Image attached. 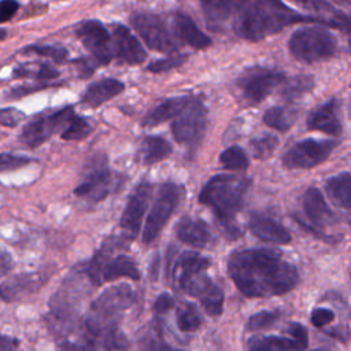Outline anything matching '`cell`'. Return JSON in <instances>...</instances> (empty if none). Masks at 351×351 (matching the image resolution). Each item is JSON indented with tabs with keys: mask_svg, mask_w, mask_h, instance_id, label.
I'll list each match as a JSON object with an SVG mask.
<instances>
[{
	"mask_svg": "<svg viewBox=\"0 0 351 351\" xmlns=\"http://www.w3.org/2000/svg\"><path fill=\"white\" fill-rule=\"evenodd\" d=\"M130 23L148 48L165 53L178 49L180 43L158 15L134 14L130 18Z\"/></svg>",
	"mask_w": 351,
	"mask_h": 351,
	"instance_id": "8",
	"label": "cell"
},
{
	"mask_svg": "<svg viewBox=\"0 0 351 351\" xmlns=\"http://www.w3.org/2000/svg\"><path fill=\"white\" fill-rule=\"evenodd\" d=\"M336 145L335 140H303L287 151L282 156V165L288 169H311L322 163Z\"/></svg>",
	"mask_w": 351,
	"mask_h": 351,
	"instance_id": "9",
	"label": "cell"
},
{
	"mask_svg": "<svg viewBox=\"0 0 351 351\" xmlns=\"http://www.w3.org/2000/svg\"><path fill=\"white\" fill-rule=\"evenodd\" d=\"M335 318V313L329 308H324V307H317L313 310L311 313V324L315 328H324L328 324H330Z\"/></svg>",
	"mask_w": 351,
	"mask_h": 351,
	"instance_id": "45",
	"label": "cell"
},
{
	"mask_svg": "<svg viewBox=\"0 0 351 351\" xmlns=\"http://www.w3.org/2000/svg\"><path fill=\"white\" fill-rule=\"evenodd\" d=\"M25 52H33L43 58H49L58 63L66 60L69 56V51L66 48L56 45H30L25 48Z\"/></svg>",
	"mask_w": 351,
	"mask_h": 351,
	"instance_id": "38",
	"label": "cell"
},
{
	"mask_svg": "<svg viewBox=\"0 0 351 351\" xmlns=\"http://www.w3.org/2000/svg\"><path fill=\"white\" fill-rule=\"evenodd\" d=\"M34 159L27 156H19L14 154H0V171H10L21 169L29 163H32Z\"/></svg>",
	"mask_w": 351,
	"mask_h": 351,
	"instance_id": "42",
	"label": "cell"
},
{
	"mask_svg": "<svg viewBox=\"0 0 351 351\" xmlns=\"http://www.w3.org/2000/svg\"><path fill=\"white\" fill-rule=\"evenodd\" d=\"M339 110H340V106L336 99H332L324 103L321 107L314 110L308 117V121H307L308 129L319 130L330 136H340L343 126H341V119L339 117Z\"/></svg>",
	"mask_w": 351,
	"mask_h": 351,
	"instance_id": "17",
	"label": "cell"
},
{
	"mask_svg": "<svg viewBox=\"0 0 351 351\" xmlns=\"http://www.w3.org/2000/svg\"><path fill=\"white\" fill-rule=\"evenodd\" d=\"M123 89L125 85L122 81L115 78H104L90 84L86 88L82 96V103L95 108L101 106L104 101L118 96Z\"/></svg>",
	"mask_w": 351,
	"mask_h": 351,
	"instance_id": "25",
	"label": "cell"
},
{
	"mask_svg": "<svg viewBox=\"0 0 351 351\" xmlns=\"http://www.w3.org/2000/svg\"><path fill=\"white\" fill-rule=\"evenodd\" d=\"M311 351H330V350H328V348H314Z\"/></svg>",
	"mask_w": 351,
	"mask_h": 351,
	"instance_id": "53",
	"label": "cell"
},
{
	"mask_svg": "<svg viewBox=\"0 0 351 351\" xmlns=\"http://www.w3.org/2000/svg\"><path fill=\"white\" fill-rule=\"evenodd\" d=\"M308 344L285 336H252L247 347L250 351H304Z\"/></svg>",
	"mask_w": 351,
	"mask_h": 351,
	"instance_id": "26",
	"label": "cell"
},
{
	"mask_svg": "<svg viewBox=\"0 0 351 351\" xmlns=\"http://www.w3.org/2000/svg\"><path fill=\"white\" fill-rule=\"evenodd\" d=\"M303 8L314 12L313 16L318 18L325 26L329 27H339L344 32H348V18L340 10L332 7L329 3L324 0H291Z\"/></svg>",
	"mask_w": 351,
	"mask_h": 351,
	"instance_id": "23",
	"label": "cell"
},
{
	"mask_svg": "<svg viewBox=\"0 0 351 351\" xmlns=\"http://www.w3.org/2000/svg\"><path fill=\"white\" fill-rule=\"evenodd\" d=\"M173 23H174L173 34L178 43H185L189 47L196 49H203L211 45L210 37L197 27V25L193 22V19L189 15L178 12L173 19Z\"/></svg>",
	"mask_w": 351,
	"mask_h": 351,
	"instance_id": "22",
	"label": "cell"
},
{
	"mask_svg": "<svg viewBox=\"0 0 351 351\" xmlns=\"http://www.w3.org/2000/svg\"><path fill=\"white\" fill-rule=\"evenodd\" d=\"M5 36H7V30L0 27V41H1V40H4V38H5Z\"/></svg>",
	"mask_w": 351,
	"mask_h": 351,
	"instance_id": "51",
	"label": "cell"
},
{
	"mask_svg": "<svg viewBox=\"0 0 351 351\" xmlns=\"http://www.w3.org/2000/svg\"><path fill=\"white\" fill-rule=\"evenodd\" d=\"M336 3H339V4H344V5H348L350 4V0H335Z\"/></svg>",
	"mask_w": 351,
	"mask_h": 351,
	"instance_id": "52",
	"label": "cell"
},
{
	"mask_svg": "<svg viewBox=\"0 0 351 351\" xmlns=\"http://www.w3.org/2000/svg\"><path fill=\"white\" fill-rule=\"evenodd\" d=\"M18 346V339L10 337L7 335H0V351H15Z\"/></svg>",
	"mask_w": 351,
	"mask_h": 351,
	"instance_id": "49",
	"label": "cell"
},
{
	"mask_svg": "<svg viewBox=\"0 0 351 351\" xmlns=\"http://www.w3.org/2000/svg\"><path fill=\"white\" fill-rule=\"evenodd\" d=\"M204 311L211 317H218L223 310V291L214 284L202 298H199Z\"/></svg>",
	"mask_w": 351,
	"mask_h": 351,
	"instance_id": "34",
	"label": "cell"
},
{
	"mask_svg": "<svg viewBox=\"0 0 351 351\" xmlns=\"http://www.w3.org/2000/svg\"><path fill=\"white\" fill-rule=\"evenodd\" d=\"M303 210L307 219L317 228L333 225L337 219L329 208L322 192L317 188H308L303 195Z\"/></svg>",
	"mask_w": 351,
	"mask_h": 351,
	"instance_id": "16",
	"label": "cell"
},
{
	"mask_svg": "<svg viewBox=\"0 0 351 351\" xmlns=\"http://www.w3.org/2000/svg\"><path fill=\"white\" fill-rule=\"evenodd\" d=\"M295 119H296L295 112L285 107H271L263 115V122L267 126L280 132H285L291 129Z\"/></svg>",
	"mask_w": 351,
	"mask_h": 351,
	"instance_id": "32",
	"label": "cell"
},
{
	"mask_svg": "<svg viewBox=\"0 0 351 351\" xmlns=\"http://www.w3.org/2000/svg\"><path fill=\"white\" fill-rule=\"evenodd\" d=\"M0 299H1V296H0Z\"/></svg>",
	"mask_w": 351,
	"mask_h": 351,
	"instance_id": "54",
	"label": "cell"
},
{
	"mask_svg": "<svg viewBox=\"0 0 351 351\" xmlns=\"http://www.w3.org/2000/svg\"><path fill=\"white\" fill-rule=\"evenodd\" d=\"M186 55H176V56H170L166 59H159L154 63H151L148 66V70L152 73H162V71H169L174 67L181 66L185 60H186Z\"/></svg>",
	"mask_w": 351,
	"mask_h": 351,
	"instance_id": "43",
	"label": "cell"
},
{
	"mask_svg": "<svg viewBox=\"0 0 351 351\" xmlns=\"http://www.w3.org/2000/svg\"><path fill=\"white\" fill-rule=\"evenodd\" d=\"M250 0H200L204 18L210 27L222 26L232 15H237Z\"/></svg>",
	"mask_w": 351,
	"mask_h": 351,
	"instance_id": "21",
	"label": "cell"
},
{
	"mask_svg": "<svg viewBox=\"0 0 351 351\" xmlns=\"http://www.w3.org/2000/svg\"><path fill=\"white\" fill-rule=\"evenodd\" d=\"M288 333H289L293 339H296V340H299V341H302V343L308 344V333H307V330L304 329L303 325L296 324V322L289 324Z\"/></svg>",
	"mask_w": 351,
	"mask_h": 351,
	"instance_id": "48",
	"label": "cell"
},
{
	"mask_svg": "<svg viewBox=\"0 0 351 351\" xmlns=\"http://www.w3.org/2000/svg\"><path fill=\"white\" fill-rule=\"evenodd\" d=\"M251 186V180L233 174H217L203 186L199 202L213 208L215 217L225 226L230 237L239 234L233 226V218L241 208L245 195Z\"/></svg>",
	"mask_w": 351,
	"mask_h": 351,
	"instance_id": "4",
	"label": "cell"
},
{
	"mask_svg": "<svg viewBox=\"0 0 351 351\" xmlns=\"http://www.w3.org/2000/svg\"><path fill=\"white\" fill-rule=\"evenodd\" d=\"M191 100L189 96H177L167 99L162 101L159 106H156L152 111H149L145 118L143 119V126H156L165 121H169L170 118L177 117L182 108L188 104Z\"/></svg>",
	"mask_w": 351,
	"mask_h": 351,
	"instance_id": "27",
	"label": "cell"
},
{
	"mask_svg": "<svg viewBox=\"0 0 351 351\" xmlns=\"http://www.w3.org/2000/svg\"><path fill=\"white\" fill-rule=\"evenodd\" d=\"M285 82V75L276 70H265L251 74L243 81V92L248 101L256 104L266 99L274 88Z\"/></svg>",
	"mask_w": 351,
	"mask_h": 351,
	"instance_id": "14",
	"label": "cell"
},
{
	"mask_svg": "<svg viewBox=\"0 0 351 351\" xmlns=\"http://www.w3.org/2000/svg\"><path fill=\"white\" fill-rule=\"evenodd\" d=\"M58 351H97V347L95 341L85 333L77 340H63L59 344Z\"/></svg>",
	"mask_w": 351,
	"mask_h": 351,
	"instance_id": "40",
	"label": "cell"
},
{
	"mask_svg": "<svg viewBox=\"0 0 351 351\" xmlns=\"http://www.w3.org/2000/svg\"><path fill=\"white\" fill-rule=\"evenodd\" d=\"M152 193V185L147 181L140 182L129 196L119 225L129 239H134L141 228L143 217L147 211Z\"/></svg>",
	"mask_w": 351,
	"mask_h": 351,
	"instance_id": "13",
	"label": "cell"
},
{
	"mask_svg": "<svg viewBox=\"0 0 351 351\" xmlns=\"http://www.w3.org/2000/svg\"><path fill=\"white\" fill-rule=\"evenodd\" d=\"M112 184V174L107 169H96L74 189V193L92 202H100L110 195Z\"/></svg>",
	"mask_w": 351,
	"mask_h": 351,
	"instance_id": "18",
	"label": "cell"
},
{
	"mask_svg": "<svg viewBox=\"0 0 351 351\" xmlns=\"http://www.w3.org/2000/svg\"><path fill=\"white\" fill-rule=\"evenodd\" d=\"M12 267V258L7 251H0V276L7 274Z\"/></svg>",
	"mask_w": 351,
	"mask_h": 351,
	"instance_id": "50",
	"label": "cell"
},
{
	"mask_svg": "<svg viewBox=\"0 0 351 351\" xmlns=\"http://www.w3.org/2000/svg\"><path fill=\"white\" fill-rule=\"evenodd\" d=\"M219 162L226 170H245L250 165L244 149L237 145L223 149L219 155Z\"/></svg>",
	"mask_w": 351,
	"mask_h": 351,
	"instance_id": "33",
	"label": "cell"
},
{
	"mask_svg": "<svg viewBox=\"0 0 351 351\" xmlns=\"http://www.w3.org/2000/svg\"><path fill=\"white\" fill-rule=\"evenodd\" d=\"M248 226L251 233L262 241L273 244H288L291 241L289 232L280 222L263 214H254Z\"/></svg>",
	"mask_w": 351,
	"mask_h": 351,
	"instance_id": "19",
	"label": "cell"
},
{
	"mask_svg": "<svg viewBox=\"0 0 351 351\" xmlns=\"http://www.w3.org/2000/svg\"><path fill=\"white\" fill-rule=\"evenodd\" d=\"M86 271L89 274V278L97 285L103 282L114 281L119 277H128L132 280L140 278V271L134 261L128 255H118L104 261L97 254L95 259L89 263Z\"/></svg>",
	"mask_w": 351,
	"mask_h": 351,
	"instance_id": "11",
	"label": "cell"
},
{
	"mask_svg": "<svg viewBox=\"0 0 351 351\" xmlns=\"http://www.w3.org/2000/svg\"><path fill=\"white\" fill-rule=\"evenodd\" d=\"M252 155L258 159H267L273 155L276 148L278 147V137L274 134H263L251 140Z\"/></svg>",
	"mask_w": 351,
	"mask_h": 351,
	"instance_id": "36",
	"label": "cell"
},
{
	"mask_svg": "<svg viewBox=\"0 0 351 351\" xmlns=\"http://www.w3.org/2000/svg\"><path fill=\"white\" fill-rule=\"evenodd\" d=\"M25 118V114L15 107H5L0 108V125L8 126V128H15L19 125Z\"/></svg>",
	"mask_w": 351,
	"mask_h": 351,
	"instance_id": "44",
	"label": "cell"
},
{
	"mask_svg": "<svg viewBox=\"0 0 351 351\" xmlns=\"http://www.w3.org/2000/svg\"><path fill=\"white\" fill-rule=\"evenodd\" d=\"M140 152L144 165H154L171 154V145L160 136H148L143 140Z\"/></svg>",
	"mask_w": 351,
	"mask_h": 351,
	"instance_id": "29",
	"label": "cell"
},
{
	"mask_svg": "<svg viewBox=\"0 0 351 351\" xmlns=\"http://www.w3.org/2000/svg\"><path fill=\"white\" fill-rule=\"evenodd\" d=\"M174 306V298L169 293H160L155 303H154V311L156 314H165Z\"/></svg>",
	"mask_w": 351,
	"mask_h": 351,
	"instance_id": "47",
	"label": "cell"
},
{
	"mask_svg": "<svg viewBox=\"0 0 351 351\" xmlns=\"http://www.w3.org/2000/svg\"><path fill=\"white\" fill-rule=\"evenodd\" d=\"M181 197L182 188L177 184L166 182L160 186L143 229V241L145 244L152 243L159 236L160 230L178 207Z\"/></svg>",
	"mask_w": 351,
	"mask_h": 351,
	"instance_id": "6",
	"label": "cell"
},
{
	"mask_svg": "<svg viewBox=\"0 0 351 351\" xmlns=\"http://www.w3.org/2000/svg\"><path fill=\"white\" fill-rule=\"evenodd\" d=\"M288 48L295 59L313 63L332 58L337 51V41L324 27L306 26L292 33Z\"/></svg>",
	"mask_w": 351,
	"mask_h": 351,
	"instance_id": "5",
	"label": "cell"
},
{
	"mask_svg": "<svg viewBox=\"0 0 351 351\" xmlns=\"http://www.w3.org/2000/svg\"><path fill=\"white\" fill-rule=\"evenodd\" d=\"M228 273L247 298H270L289 292L299 282L296 266L271 248L236 251L228 261Z\"/></svg>",
	"mask_w": 351,
	"mask_h": 351,
	"instance_id": "1",
	"label": "cell"
},
{
	"mask_svg": "<svg viewBox=\"0 0 351 351\" xmlns=\"http://www.w3.org/2000/svg\"><path fill=\"white\" fill-rule=\"evenodd\" d=\"M19 8L16 0H0V23L8 22Z\"/></svg>",
	"mask_w": 351,
	"mask_h": 351,
	"instance_id": "46",
	"label": "cell"
},
{
	"mask_svg": "<svg viewBox=\"0 0 351 351\" xmlns=\"http://www.w3.org/2000/svg\"><path fill=\"white\" fill-rule=\"evenodd\" d=\"M77 34L99 63H108L115 56L110 33L101 22L95 19L84 22L78 27Z\"/></svg>",
	"mask_w": 351,
	"mask_h": 351,
	"instance_id": "12",
	"label": "cell"
},
{
	"mask_svg": "<svg viewBox=\"0 0 351 351\" xmlns=\"http://www.w3.org/2000/svg\"><path fill=\"white\" fill-rule=\"evenodd\" d=\"M350 188H351V176L348 171H344L341 174H337L329 178L325 184V189L330 200L346 210H348L351 206Z\"/></svg>",
	"mask_w": 351,
	"mask_h": 351,
	"instance_id": "28",
	"label": "cell"
},
{
	"mask_svg": "<svg viewBox=\"0 0 351 351\" xmlns=\"http://www.w3.org/2000/svg\"><path fill=\"white\" fill-rule=\"evenodd\" d=\"M134 299V291L122 284L106 289L92 303L85 321V333L95 341L97 348L104 351L126 348L128 340L118 332V324L123 311L133 304Z\"/></svg>",
	"mask_w": 351,
	"mask_h": 351,
	"instance_id": "2",
	"label": "cell"
},
{
	"mask_svg": "<svg viewBox=\"0 0 351 351\" xmlns=\"http://www.w3.org/2000/svg\"><path fill=\"white\" fill-rule=\"evenodd\" d=\"M114 53L129 64H140L145 60L147 52L140 41L130 33L126 26L117 25L112 30Z\"/></svg>",
	"mask_w": 351,
	"mask_h": 351,
	"instance_id": "15",
	"label": "cell"
},
{
	"mask_svg": "<svg viewBox=\"0 0 351 351\" xmlns=\"http://www.w3.org/2000/svg\"><path fill=\"white\" fill-rule=\"evenodd\" d=\"M90 132H92V126L89 121L74 114L73 118L67 122L66 128L62 130L60 137L63 140H81L86 137Z\"/></svg>",
	"mask_w": 351,
	"mask_h": 351,
	"instance_id": "35",
	"label": "cell"
},
{
	"mask_svg": "<svg viewBox=\"0 0 351 351\" xmlns=\"http://www.w3.org/2000/svg\"><path fill=\"white\" fill-rule=\"evenodd\" d=\"M278 317H280L278 311H259L250 317L247 329L248 330H259V329L269 328L278 319Z\"/></svg>",
	"mask_w": 351,
	"mask_h": 351,
	"instance_id": "39",
	"label": "cell"
},
{
	"mask_svg": "<svg viewBox=\"0 0 351 351\" xmlns=\"http://www.w3.org/2000/svg\"><path fill=\"white\" fill-rule=\"evenodd\" d=\"M210 267V261L200 255L199 252H184L176 262L173 270V280L177 284V288L182 289V287L192 280L193 277L204 273Z\"/></svg>",
	"mask_w": 351,
	"mask_h": 351,
	"instance_id": "20",
	"label": "cell"
},
{
	"mask_svg": "<svg viewBox=\"0 0 351 351\" xmlns=\"http://www.w3.org/2000/svg\"><path fill=\"white\" fill-rule=\"evenodd\" d=\"M73 115L74 108L67 106L49 115L37 117L23 128L21 133V141L30 148H36L45 143L56 132L63 130Z\"/></svg>",
	"mask_w": 351,
	"mask_h": 351,
	"instance_id": "10",
	"label": "cell"
},
{
	"mask_svg": "<svg viewBox=\"0 0 351 351\" xmlns=\"http://www.w3.org/2000/svg\"><path fill=\"white\" fill-rule=\"evenodd\" d=\"M177 237L195 248H204L211 237L207 223L202 219L184 217L176 226Z\"/></svg>",
	"mask_w": 351,
	"mask_h": 351,
	"instance_id": "24",
	"label": "cell"
},
{
	"mask_svg": "<svg viewBox=\"0 0 351 351\" xmlns=\"http://www.w3.org/2000/svg\"><path fill=\"white\" fill-rule=\"evenodd\" d=\"M314 82L310 77H296L293 80H291L289 82H287V88L284 89V96L285 97H296L307 90H310L313 88Z\"/></svg>",
	"mask_w": 351,
	"mask_h": 351,
	"instance_id": "41",
	"label": "cell"
},
{
	"mask_svg": "<svg viewBox=\"0 0 351 351\" xmlns=\"http://www.w3.org/2000/svg\"><path fill=\"white\" fill-rule=\"evenodd\" d=\"M14 77L16 78H33L37 81H51L59 77V71L51 66L49 63H38V64H25L14 69Z\"/></svg>",
	"mask_w": 351,
	"mask_h": 351,
	"instance_id": "31",
	"label": "cell"
},
{
	"mask_svg": "<svg viewBox=\"0 0 351 351\" xmlns=\"http://www.w3.org/2000/svg\"><path fill=\"white\" fill-rule=\"evenodd\" d=\"M207 125V108L197 100H189L171 123L174 138L180 144L195 147L203 137Z\"/></svg>",
	"mask_w": 351,
	"mask_h": 351,
	"instance_id": "7",
	"label": "cell"
},
{
	"mask_svg": "<svg viewBox=\"0 0 351 351\" xmlns=\"http://www.w3.org/2000/svg\"><path fill=\"white\" fill-rule=\"evenodd\" d=\"M38 284L36 274H21L4 282L0 287V296L3 300H14L21 298V295L29 293L33 287Z\"/></svg>",
	"mask_w": 351,
	"mask_h": 351,
	"instance_id": "30",
	"label": "cell"
},
{
	"mask_svg": "<svg viewBox=\"0 0 351 351\" xmlns=\"http://www.w3.org/2000/svg\"><path fill=\"white\" fill-rule=\"evenodd\" d=\"M202 324V318L193 304L185 306L177 318V326L182 332H193L196 330Z\"/></svg>",
	"mask_w": 351,
	"mask_h": 351,
	"instance_id": "37",
	"label": "cell"
},
{
	"mask_svg": "<svg viewBox=\"0 0 351 351\" xmlns=\"http://www.w3.org/2000/svg\"><path fill=\"white\" fill-rule=\"evenodd\" d=\"M300 22L324 25L318 18L299 14L281 0H250L234 16L233 30L241 38L258 41L280 32L288 25Z\"/></svg>",
	"mask_w": 351,
	"mask_h": 351,
	"instance_id": "3",
	"label": "cell"
}]
</instances>
